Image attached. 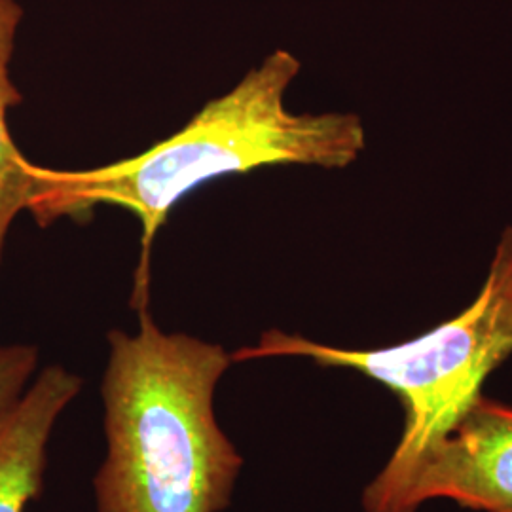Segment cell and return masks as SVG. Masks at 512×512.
Segmentation results:
<instances>
[{
	"label": "cell",
	"mask_w": 512,
	"mask_h": 512,
	"mask_svg": "<svg viewBox=\"0 0 512 512\" xmlns=\"http://www.w3.org/2000/svg\"><path fill=\"white\" fill-rule=\"evenodd\" d=\"M38 370V349L29 344L0 348V410L14 403L33 382Z\"/></svg>",
	"instance_id": "cell-7"
},
{
	"label": "cell",
	"mask_w": 512,
	"mask_h": 512,
	"mask_svg": "<svg viewBox=\"0 0 512 512\" xmlns=\"http://www.w3.org/2000/svg\"><path fill=\"white\" fill-rule=\"evenodd\" d=\"M431 499L512 512L511 406L480 395L416 465L391 512H418Z\"/></svg>",
	"instance_id": "cell-4"
},
{
	"label": "cell",
	"mask_w": 512,
	"mask_h": 512,
	"mask_svg": "<svg viewBox=\"0 0 512 512\" xmlns=\"http://www.w3.org/2000/svg\"><path fill=\"white\" fill-rule=\"evenodd\" d=\"M135 334L110 330L107 458L93 478L97 512H222L243 458L220 429L215 391L232 363L220 344L165 332L137 311Z\"/></svg>",
	"instance_id": "cell-2"
},
{
	"label": "cell",
	"mask_w": 512,
	"mask_h": 512,
	"mask_svg": "<svg viewBox=\"0 0 512 512\" xmlns=\"http://www.w3.org/2000/svg\"><path fill=\"white\" fill-rule=\"evenodd\" d=\"M300 61L285 50L258 67L154 147L92 169L33 164L29 211L40 226L86 220L99 205L120 207L141 224V256L131 306L150 302V255L169 213L205 184L262 167L308 165L344 169L366 147L365 126L353 112H293L285 97Z\"/></svg>",
	"instance_id": "cell-1"
},
{
	"label": "cell",
	"mask_w": 512,
	"mask_h": 512,
	"mask_svg": "<svg viewBox=\"0 0 512 512\" xmlns=\"http://www.w3.org/2000/svg\"><path fill=\"white\" fill-rule=\"evenodd\" d=\"M23 21L18 0H0V262L12 224L23 211H29L33 194V162L16 147L8 114L23 103V95L12 80V57Z\"/></svg>",
	"instance_id": "cell-6"
},
{
	"label": "cell",
	"mask_w": 512,
	"mask_h": 512,
	"mask_svg": "<svg viewBox=\"0 0 512 512\" xmlns=\"http://www.w3.org/2000/svg\"><path fill=\"white\" fill-rule=\"evenodd\" d=\"M230 355L232 363L302 357L323 368L359 372L395 393L403 404V433L361 497L365 512H391L416 465L484 395L490 374L512 355V226L501 232L475 300L412 340L346 349L270 329L255 346Z\"/></svg>",
	"instance_id": "cell-3"
},
{
	"label": "cell",
	"mask_w": 512,
	"mask_h": 512,
	"mask_svg": "<svg viewBox=\"0 0 512 512\" xmlns=\"http://www.w3.org/2000/svg\"><path fill=\"white\" fill-rule=\"evenodd\" d=\"M82 385L65 366H46L0 410V512H25L42 494L52 431Z\"/></svg>",
	"instance_id": "cell-5"
}]
</instances>
